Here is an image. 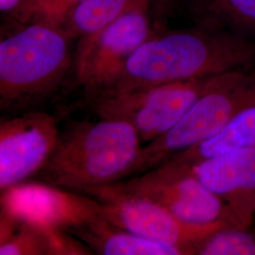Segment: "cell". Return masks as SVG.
<instances>
[{
    "label": "cell",
    "instance_id": "1",
    "mask_svg": "<svg viewBox=\"0 0 255 255\" xmlns=\"http://www.w3.org/2000/svg\"><path fill=\"white\" fill-rule=\"evenodd\" d=\"M253 65L254 39L200 24L186 29H158L131 55L112 82L89 99L206 78Z\"/></svg>",
    "mask_w": 255,
    "mask_h": 255
},
{
    "label": "cell",
    "instance_id": "2",
    "mask_svg": "<svg viewBox=\"0 0 255 255\" xmlns=\"http://www.w3.org/2000/svg\"><path fill=\"white\" fill-rule=\"evenodd\" d=\"M141 147L136 129L126 121L73 122L61 130L54 151L35 178L76 192L112 184L129 176Z\"/></svg>",
    "mask_w": 255,
    "mask_h": 255
},
{
    "label": "cell",
    "instance_id": "3",
    "mask_svg": "<svg viewBox=\"0 0 255 255\" xmlns=\"http://www.w3.org/2000/svg\"><path fill=\"white\" fill-rule=\"evenodd\" d=\"M73 39L46 21L16 24L0 41V110L31 111L57 91L73 67Z\"/></svg>",
    "mask_w": 255,
    "mask_h": 255
},
{
    "label": "cell",
    "instance_id": "4",
    "mask_svg": "<svg viewBox=\"0 0 255 255\" xmlns=\"http://www.w3.org/2000/svg\"><path fill=\"white\" fill-rule=\"evenodd\" d=\"M216 76L152 85L87 101L99 119L126 121L136 129L142 143H148L173 127L209 88Z\"/></svg>",
    "mask_w": 255,
    "mask_h": 255
},
{
    "label": "cell",
    "instance_id": "5",
    "mask_svg": "<svg viewBox=\"0 0 255 255\" xmlns=\"http://www.w3.org/2000/svg\"><path fill=\"white\" fill-rule=\"evenodd\" d=\"M144 0L108 26L79 40L72 69L86 99L102 91L137 49L154 34L150 7Z\"/></svg>",
    "mask_w": 255,
    "mask_h": 255
},
{
    "label": "cell",
    "instance_id": "6",
    "mask_svg": "<svg viewBox=\"0 0 255 255\" xmlns=\"http://www.w3.org/2000/svg\"><path fill=\"white\" fill-rule=\"evenodd\" d=\"M115 184L122 190L156 201L184 223L193 225L225 223L238 226L226 204L185 164L166 161L145 173Z\"/></svg>",
    "mask_w": 255,
    "mask_h": 255
},
{
    "label": "cell",
    "instance_id": "7",
    "mask_svg": "<svg viewBox=\"0 0 255 255\" xmlns=\"http://www.w3.org/2000/svg\"><path fill=\"white\" fill-rule=\"evenodd\" d=\"M101 202V216L114 225L140 237L195 255L196 245L225 223L193 225L175 218L162 205L145 196L120 189L115 183L82 192Z\"/></svg>",
    "mask_w": 255,
    "mask_h": 255
},
{
    "label": "cell",
    "instance_id": "8",
    "mask_svg": "<svg viewBox=\"0 0 255 255\" xmlns=\"http://www.w3.org/2000/svg\"><path fill=\"white\" fill-rule=\"evenodd\" d=\"M61 129L57 119L27 111L0 123V190L35 177L54 151Z\"/></svg>",
    "mask_w": 255,
    "mask_h": 255
},
{
    "label": "cell",
    "instance_id": "9",
    "mask_svg": "<svg viewBox=\"0 0 255 255\" xmlns=\"http://www.w3.org/2000/svg\"><path fill=\"white\" fill-rule=\"evenodd\" d=\"M1 210L51 228L69 230L101 215V202L47 182H24L1 192Z\"/></svg>",
    "mask_w": 255,
    "mask_h": 255
},
{
    "label": "cell",
    "instance_id": "10",
    "mask_svg": "<svg viewBox=\"0 0 255 255\" xmlns=\"http://www.w3.org/2000/svg\"><path fill=\"white\" fill-rule=\"evenodd\" d=\"M187 166L226 204L238 226L250 228L253 225L255 218V147L231 150Z\"/></svg>",
    "mask_w": 255,
    "mask_h": 255
},
{
    "label": "cell",
    "instance_id": "11",
    "mask_svg": "<svg viewBox=\"0 0 255 255\" xmlns=\"http://www.w3.org/2000/svg\"><path fill=\"white\" fill-rule=\"evenodd\" d=\"M95 255H190L185 250L167 246L120 228L102 216L67 230Z\"/></svg>",
    "mask_w": 255,
    "mask_h": 255
},
{
    "label": "cell",
    "instance_id": "12",
    "mask_svg": "<svg viewBox=\"0 0 255 255\" xmlns=\"http://www.w3.org/2000/svg\"><path fill=\"white\" fill-rule=\"evenodd\" d=\"M255 148V106L246 110L219 133L167 161L189 164L239 148Z\"/></svg>",
    "mask_w": 255,
    "mask_h": 255
},
{
    "label": "cell",
    "instance_id": "13",
    "mask_svg": "<svg viewBox=\"0 0 255 255\" xmlns=\"http://www.w3.org/2000/svg\"><path fill=\"white\" fill-rule=\"evenodd\" d=\"M0 255H52L50 227L1 210Z\"/></svg>",
    "mask_w": 255,
    "mask_h": 255
},
{
    "label": "cell",
    "instance_id": "14",
    "mask_svg": "<svg viewBox=\"0 0 255 255\" xmlns=\"http://www.w3.org/2000/svg\"><path fill=\"white\" fill-rule=\"evenodd\" d=\"M142 1L81 0L66 14L61 27L71 39L80 40L108 26Z\"/></svg>",
    "mask_w": 255,
    "mask_h": 255
},
{
    "label": "cell",
    "instance_id": "15",
    "mask_svg": "<svg viewBox=\"0 0 255 255\" xmlns=\"http://www.w3.org/2000/svg\"><path fill=\"white\" fill-rule=\"evenodd\" d=\"M200 25L255 40V0H198Z\"/></svg>",
    "mask_w": 255,
    "mask_h": 255
},
{
    "label": "cell",
    "instance_id": "16",
    "mask_svg": "<svg viewBox=\"0 0 255 255\" xmlns=\"http://www.w3.org/2000/svg\"><path fill=\"white\" fill-rule=\"evenodd\" d=\"M250 228L227 225L219 229L196 245L195 255H255V231Z\"/></svg>",
    "mask_w": 255,
    "mask_h": 255
},
{
    "label": "cell",
    "instance_id": "17",
    "mask_svg": "<svg viewBox=\"0 0 255 255\" xmlns=\"http://www.w3.org/2000/svg\"><path fill=\"white\" fill-rule=\"evenodd\" d=\"M81 0H28L21 24L46 21L61 26L69 10Z\"/></svg>",
    "mask_w": 255,
    "mask_h": 255
},
{
    "label": "cell",
    "instance_id": "18",
    "mask_svg": "<svg viewBox=\"0 0 255 255\" xmlns=\"http://www.w3.org/2000/svg\"><path fill=\"white\" fill-rule=\"evenodd\" d=\"M28 0H0L1 13L15 24H20L27 9Z\"/></svg>",
    "mask_w": 255,
    "mask_h": 255
}]
</instances>
